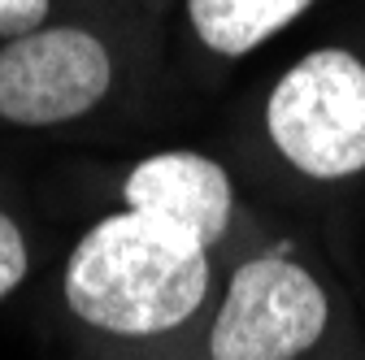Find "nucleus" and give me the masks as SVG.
Here are the masks:
<instances>
[{"instance_id": "1", "label": "nucleus", "mask_w": 365, "mask_h": 360, "mask_svg": "<svg viewBox=\"0 0 365 360\" xmlns=\"http://www.w3.org/2000/svg\"><path fill=\"white\" fill-rule=\"evenodd\" d=\"M209 248L148 213L96 221L66 260V304L87 326L153 339L205 304Z\"/></svg>"}, {"instance_id": "2", "label": "nucleus", "mask_w": 365, "mask_h": 360, "mask_svg": "<svg viewBox=\"0 0 365 360\" xmlns=\"http://www.w3.org/2000/svg\"><path fill=\"white\" fill-rule=\"evenodd\" d=\"M265 126L287 165L309 178L365 169V61L344 48L300 57L269 92Z\"/></svg>"}, {"instance_id": "3", "label": "nucleus", "mask_w": 365, "mask_h": 360, "mask_svg": "<svg viewBox=\"0 0 365 360\" xmlns=\"http://www.w3.org/2000/svg\"><path fill=\"white\" fill-rule=\"evenodd\" d=\"M331 304L304 265L252 256L235 269L209 330L213 360H296L327 334Z\"/></svg>"}, {"instance_id": "4", "label": "nucleus", "mask_w": 365, "mask_h": 360, "mask_svg": "<svg viewBox=\"0 0 365 360\" xmlns=\"http://www.w3.org/2000/svg\"><path fill=\"white\" fill-rule=\"evenodd\" d=\"M109 53L96 35L53 26L0 48V117L18 126H53L96 109L109 92Z\"/></svg>"}, {"instance_id": "5", "label": "nucleus", "mask_w": 365, "mask_h": 360, "mask_svg": "<svg viewBox=\"0 0 365 360\" xmlns=\"http://www.w3.org/2000/svg\"><path fill=\"white\" fill-rule=\"evenodd\" d=\"M126 208L161 217L170 226L187 231L196 243L213 248L235 213V187L226 169L200 152H157L140 161L126 178Z\"/></svg>"}, {"instance_id": "6", "label": "nucleus", "mask_w": 365, "mask_h": 360, "mask_svg": "<svg viewBox=\"0 0 365 360\" xmlns=\"http://www.w3.org/2000/svg\"><path fill=\"white\" fill-rule=\"evenodd\" d=\"M309 5L313 0H187V18L209 53L244 57L292 26Z\"/></svg>"}, {"instance_id": "7", "label": "nucleus", "mask_w": 365, "mask_h": 360, "mask_svg": "<svg viewBox=\"0 0 365 360\" xmlns=\"http://www.w3.org/2000/svg\"><path fill=\"white\" fill-rule=\"evenodd\" d=\"M22 278H26V239L18 231V221L0 213V300H5Z\"/></svg>"}, {"instance_id": "8", "label": "nucleus", "mask_w": 365, "mask_h": 360, "mask_svg": "<svg viewBox=\"0 0 365 360\" xmlns=\"http://www.w3.org/2000/svg\"><path fill=\"white\" fill-rule=\"evenodd\" d=\"M43 18H48V0H0V35L5 39L39 31Z\"/></svg>"}]
</instances>
